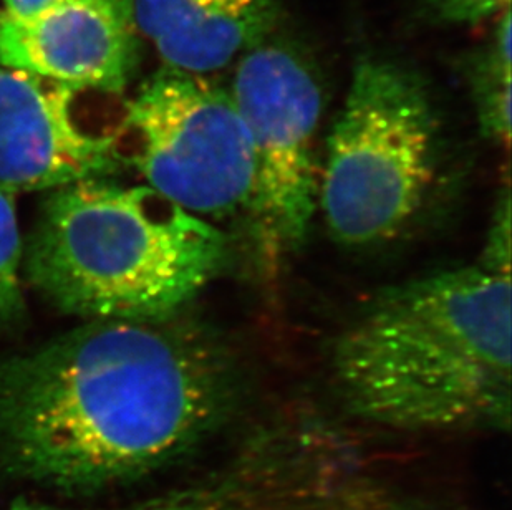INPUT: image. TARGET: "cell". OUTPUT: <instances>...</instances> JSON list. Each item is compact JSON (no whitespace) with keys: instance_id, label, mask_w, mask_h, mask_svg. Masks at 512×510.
<instances>
[{"instance_id":"cell-6","label":"cell","mask_w":512,"mask_h":510,"mask_svg":"<svg viewBox=\"0 0 512 510\" xmlns=\"http://www.w3.org/2000/svg\"><path fill=\"white\" fill-rule=\"evenodd\" d=\"M229 93L254 156L247 211L262 257L276 267L304 246L319 212L322 80L300 45L271 35L237 58Z\"/></svg>"},{"instance_id":"cell-11","label":"cell","mask_w":512,"mask_h":510,"mask_svg":"<svg viewBox=\"0 0 512 510\" xmlns=\"http://www.w3.org/2000/svg\"><path fill=\"white\" fill-rule=\"evenodd\" d=\"M10 510H67L54 507L19 506ZM103 510H252L251 497L241 479L232 472H221L208 481L181 487L131 506Z\"/></svg>"},{"instance_id":"cell-15","label":"cell","mask_w":512,"mask_h":510,"mask_svg":"<svg viewBox=\"0 0 512 510\" xmlns=\"http://www.w3.org/2000/svg\"><path fill=\"white\" fill-rule=\"evenodd\" d=\"M63 2L65 0H4L2 12L14 19H34L37 15L44 14L47 10L54 9Z\"/></svg>"},{"instance_id":"cell-13","label":"cell","mask_w":512,"mask_h":510,"mask_svg":"<svg viewBox=\"0 0 512 510\" xmlns=\"http://www.w3.org/2000/svg\"><path fill=\"white\" fill-rule=\"evenodd\" d=\"M511 0H418V19L431 27H466L498 19Z\"/></svg>"},{"instance_id":"cell-12","label":"cell","mask_w":512,"mask_h":510,"mask_svg":"<svg viewBox=\"0 0 512 510\" xmlns=\"http://www.w3.org/2000/svg\"><path fill=\"white\" fill-rule=\"evenodd\" d=\"M22 252L15 194L0 188V325L19 322L25 310L20 284Z\"/></svg>"},{"instance_id":"cell-7","label":"cell","mask_w":512,"mask_h":510,"mask_svg":"<svg viewBox=\"0 0 512 510\" xmlns=\"http://www.w3.org/2000/svg\"><path fill=\"white\" fill-rule=\"evenodd\" d=\"M83 92L0 67V188L52 191L118 171L116 128L82 121L75 108Z\"/></svg>"},{"instance_id":"cell-9","label":"cell","mask_w":512,"mask_h":510,"mask_svg":"<svg viewBox=\"0 0 512 510\" xmlns=\"http://www.w3.org/2000/svg\"><path fill=\"white\" fill-rule=\"evenodd\" d=\"M133 15L165 67L206 75L274 35L282 0H133Z\"/></svg>"},{"instance_id":"cell-2","label":"cell","mask_w":512,"mask_h":510,"mask_svg":"<svg viewBox=\"0 0 512 510\" xmlns=\"http://www.w3.org/2000/svg\"><path fill=\"white\" fill-rule=\"evenodd\" d=\"M511 308V274L481 264L380 290L332 347L343 405L403 431H508Z\"/></svg>"},{"instance_id":"cell-14","label":"cell","mask_w":512,"mask_h":510,"mask_svg":"<svg viewBox=\"0 0 512 510\" xmlns=\"http://www.w3.org/2000/svg\"><path fill=\"white\" fill-rule=\"evenodd\" d=\"M481 265L494 272L511 274V198L508 188L504 189L496 206Z\"/></svg>"},{"instance_id":"cell-3","label":"cell","mask_w":512,"mask_h":510,"mask_svg":"<svg viewBox=\"0 0 512 510\" xmlns=\"http://www.w3.org/2000/svg\"><path fill=\"white\" fill-rule=\"evenodd\" d=\"M228 237L148 186L110 178L52 189L22 252L25 275L62 312L88 320L181 313L223 272Z\"/></svg>"},{"instance_id":"cell-4","label":"cell","mask_w":512,"mask_h":510,"mask_svg":"<svg viewBox=\"0 0 512 510\" xmlns=\"http://www.w3.org/2000/svg\"><path fill=\"white\" fill-rule=\"evenodd\" d=\"M440 136L421 73L387 55H360L319 176V212L330 237L368 249L403 236L435 184Z\"/></svg>"},{"instance_id":"cell-1","label":"cell","mask_w":512,"mask_h":510,"mask_svg":"<svg viewBox=\"0 0 512 510\" xmlns=\"http://www.w3.org/2000/svg\"><path fill=\"white\" fill-rule=\"evenodd\" d=\"M228 350L194 320H90L0 357V472L65 492L181 461L234 413Z\"/></svg>"},{"instance_id":"cell-8","label":"cell","mask_w":512,"mask_h":510,"mask_svg":"<svg viewBox=\"0 0 512 510\" xmlns=\"http://www.w3.org/2000/svg\"><path fill=\"white\" fill-rule=\"evenodd\" d=\"M133 0H65L34 19L0 12V65L121 95L140 63Z\"/></svg>"},{"instance_id":"cell-10","label":"cell","mask_w":512,"mask_h":510,"mask_svg":"<svg viewBox=\"0 0 512 510\" xmlns=\"http://www.w3.org/2000/svg\"><path fill=\"white\" fill-rule=\"evenodd\" d=\"M463 75L484 138L508 151L511 146V9L499 15L493 34L463 58Z\"/></svg>"},{"instance_id":"cell-5","label":"cell","mask_w":512,"mask_h":510,"mask_svg":"<svg viewBox=\"0 0 512 510\" xmlns=\"http://www.w3.org/2000/svg\"><path fill=\"white\" fill-rule=\"evenodd\" d=\"M115 150L145 186L204 221L249 207L251 138L229 90L206 75L165 65L153 73L126 105Z\"/></svg>"}]
</instances>
